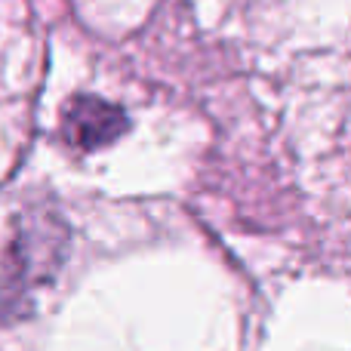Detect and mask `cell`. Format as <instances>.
Returning a JSON list of instances; mask_svg holds the SVG:
<instances>
[{"label":"cell","instance_id":"obj_1","mask_svg":"<svg viewBox=\"0 0 351 351\" xmlns=\"http://www.w3.org/2000/svg\"><path fill=\"white\" fill-rule=\"evenodd\" d=\"M68 253V225L53 206H28L12 222L0 259V311L22 317L34 293L53 284Z\"/></svg>","mask_w":351,"mask_h":351},{"label":"cell","instance_id":"obj_2","mask_svg":"<svg viewBox=\"0 0 351 351\" xmlns=\"http://www.w3.org/2000/svg\"><path fill=\"white\" fill-rule=\"evenodd\" d=\"M127 130H130V114L121 105L108 102V99L90 96V93H80L62 111L59 136L71 148L96 152V148L117 142Z\"/></svg>","mask_w":351,"mask_h":351}]
</instances>
